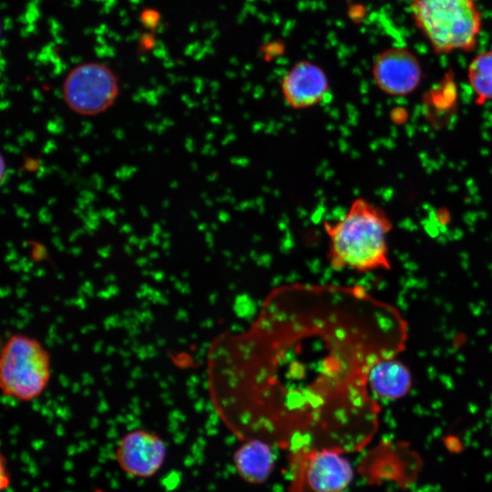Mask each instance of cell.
Masks as SVG:
<instances>
[{
    "instance_id": "obj_2",
    "label": "cell",
    "mask_w": 492,
    "mask_h": 492,
    "mask_svg": "<svg viewBox=\"0 0 492 492\" xmlns=\"http://www.w3.org/2000/svg\"><path fill=\"white\" fill-rule=\"evenodd\" d=\"M327 259L334 270L360 272L389 270L387 236L392 220L380 207L364 198L354 200L343 216L325 221Z\"/></svg>"
},
{
    "instance_id": "obj_7",
    "label": "cell",
    "mask_w": 492,
    "mask_h": 492,
    "mask_svg": "<svg viewBox=\"0 0 492 492\" xmlns=\"http://www.w3.org/2000/svg\"><path fill=\"white\" fill-rule=\"evenodd\" d=\"M167 445L164 440L150 431L134 429L126 433L116 449V459L119 467L136 478H149L164 465Z\"/></svg>"
},
{
    "instance_id": "obj_6",
    "label": "cell",
    "mask_w": 492,
    "mask_h": 492,
    "mask_svg": "<svg viewBox=\"0 0 492 492\" xmlns=\"http://www.w3.org/2000/svg\"><path fill=\"white\" fill-rule=\"evenodd\" d=\"M373 79L386 95L407 96L420 85L423 70L417 56L409 49L392 46L384 49L372 66Z\"/></svg>"
},
{
    "instance_id": "obj_12",
    "label": "cell",
    "mask_w": 492,
    "mask_h": 492,
    "mask_svg": "<svg viewBox=\"0 0 492 492\" xmlns=\"http://www.w3.org/2000/svg\"><path fill=\"white\" fill-rule=\"evenodd\" d=\"M467 78L478 105L492 101V50L481 52L471 60Z\"/></svg>"
},
{
    "instance_id": "obj_13",
    "label": "cell",
    "mask_w": 492,
    "mask_h": 492,
    "mask_svg": "<svg viewBox=\"0 0 492 492\" xmlns=\"http://www.w3.org/2000/svg\"><path fill=\"white\" fill-rule=\"evenodd\" d=\"M141 20L145 26L153 28L159 22V14L152 10H147L142 14Z\"/></svg>"
},
{
    "instance_id": "obj_9",
    "label": "cell",
    "mask_w": 492,
    "mask_h": 492,
    "mask_svg": "<svg viewBox=\"0 0 492 492\" xmlns=\"http://www.w3.org/2000/svg\"><path fill=\"white\" fill-rule=\"evenodd\" d=\"M280 87L286 105L296 110L319 105L330 91L323 69L308 60L293 64L282 76Z\"/></svg>"
},
{
    "instance_id": "obj_11",
    "label": "cell",
    "mask_w": 492,
    "mask_h": 492,
    "mask_svg": "<svg viewBox=\"0 0 492 492\" xmlns=\"http://www.w3.org/2000/svg\"><path fill=\"white\" fill-rule=\"evenodd\" d=\"M368 387L375 398L394 401L405 397L412 387L408 367L396 357L376 363L368 375Z\"/></svg>"
},
{
    "instance_id": "obj_10",
    "label": "cell",
    "mask_w": 492,
    "mask_h": 492,
    "mask_svg": "<svg viewBox=\"0 0 492 492\" xmlns=\"http://www.w3.org/2000/svg\"><path fill=\"white\" fill-rule=\"evenodd\" d=\"M232 458L240 477L251 484L265 482L275 465L273 448L266 441L255 437L243 442L234 451Z\"/></svg>"
},
{
    "instance_id": "obj_8",
    "label": "cell",
    "mask_w": 492,
    "mask_h": 492,
    "mask_svg": "<svg viewBox=\"0 0 492 492\" xmlns=\"http://www.w3.org/2000/svg\"><path fill=\"white\" fill-rule=\"evenodd\" d=\"M303 469V481L312 492H343L354 479L351 462L336 447L313 448Z\"/></svg>"
},
{
    "instance_id": "obj_3",
    "label": "cell",
    "mask_w": 492,
    "mask_h": 492,
    "mask_svg": "<svg viewBox=\"0 0 492 492\" xmlns=\"http://www.w3.org/2000/svg\"><path fill=\"white\" fill-rule=\"evenodd\" d=\"M410 14L436 53L469 52L477 46L482 15L476 0H412Z\"/></svg>"
},
{
    "instance_id": "obj_1",
    "label": "cell",
    "mask_w": 492,
    "mask_h": 492,
    "mask_svg": "<svg viewBox=\"0 0 492 492\" xmlns=\"http://www.w3.org/2000/svg\"><path fill=\"white\" fill-rule=\"evenodd\" d=\"M407 339L400 311L362 286L282 284L247 328L211 342L210 397L234 425L372 434L379 405L369 373L405 351Z\"/></svg>"
},
{
    "instance_id": "obj_5",
    "label": "cell",
    "mask_w": 492,
    "mask_h": 492,
    "mask_svg": "<svg viewBox=\"0 0 492 492\" xmlns=\"http://www.w3.org/2000/svg\"><path fill=\"white\" fill-rule=\"evenodd\" d=\"M118 84L115 74L99 63L82 64L69 72L63 95L67 106L82 115L105 111L115 101Z\"/></svg>"
},
{
    "instance_id": "obj_4",
    "label": "cell",
    "mask_w": 492,
    "mask_h": 492,
    "mask_svg": "<svg viewBox=\"0 0 492 492\" xmlns=\"http://www.w3.org/2000/svg\"><path fill=\"white\" fill-rule=\"evenodd\" d=\"M47 349L36 338L23 333L8 336L0 358V386L3 394L19 402L39 397L51 378Z\"/></svg>"
}]
</instances>
